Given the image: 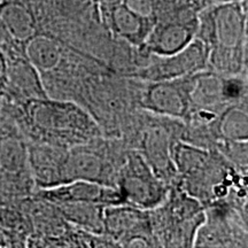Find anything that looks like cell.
Segmentation results:
<instances>
[{"instance_id":"cell-10","label":"cell","mask_w":248,"mask_h":248,"mask_svg":"<svg viewBox=\"0 0 248 248\" xmlns=\"http://www.w3.org/2000/svg\"><path fill=\"white\" fill-rule=\"evenodd\" d=\"M117 172L111 161L88 144L69 148L66 162V183L74 181L95 182L116 186Z\"/></svg>"},{"instance_id":"cell-4","label":"cell","mask_w":248,"mask_h":248,"mask_svg":"<svg viewBox=\"0 0 248 248\" xmlns=\"http://www.w3.org/2000/svg\"><path fill=\"white\" fill-rule=\"evenodd\" d=\"M116 186L124 204L144 210L160 207L170 194V186L161 181L139 152L126 155L117 172Z\"/></svg>"},{"instance_id":"cell-11","label":"cell","mask_w":248,"mask_h":248,"mask_svg":"<svg viewBox=\"0 0 248 248\" xmlns=\"http://www.w3.org/2000/svg\"><path fill=\"white\" fill-rule=\"evenodd\" d=\"M173 142L171 132L155 124L145 130L141 138V151L139 152L155 175L167 184L177 177L171 157Z\"/></svg>"},{"instance_id":"cell-6","label":"cell","mask_w":248,"mask_h":248,"mask_svg":"<svg viewBox=\"0 0 248 248\" xmlns=\"http://www.w3.org/2000/svg\"><path fill=\"white\" fill-rule=\"evenodd\" d=\"M208 46L195 37L185 48L172 55L156 57L151 54L152 61L133 74V77L156 82L197 74L208 69Z\"/></svg>"},{"instance_id":"cell-7","label":"cell","mask_w":248,"mask_h":248,"mask_svg":"<svg viewBox=\"0 0 248 248\" xmlns=\"http://www.w3.org/2000/svg\"><path fill=\"white\" fill-rule=\"evenodd\" d=\"M28 154L35 191L66 184L69 148L44 141H28Z\"/></svg>"},{"instance_id":"cell-2","label":"cell","mask_w":248,"mask_h":248,"mask_svg":"<svg viewBox=\"0 0 248 248\" xmlns=\"http://www.w3.org/2000/svg\"><path fill=\"white\" fill-rule=\"evenodd\" d=\"M33 191L28 140L8 108L0 104V203L26 199Z\"/></svg>"},{"instance_id":"cell-8","label":"cell","mask_w":248,"mask_h":248,"mask_svg":"<svg viewBox=\"0 0 248 248\" xmlns=\"http://www.w3.org/2000/svg\"><path fill=\"white\" fill-rule=\"evenodd\" d=\"M32 195L52 204L88 202L107 207L124 203L122 194L117 186L86 181H74L55 187L36 190Z\"/></svg>"},{"instance_id":"cell-12","label":"cell","mask_w":248,"mask_h":248,"mask_svg":"<svg viewBox=\"0 0 248 248\" xmlns=\"http://www.w3.org/2000/svg\"><path fill=\"white\" fill-rule=\"evenodd\" d=\"M99 15L114 36L137 48L142 47L145 44L155 23L154 18L144 17L133 13L122 2L99 12Z\"/></svg>"},{"instance_id":"cell-18","label":"cell","mask_w":248,"mask_h":248,"mask_svg":"<svg viewBox=\"0 0 248 248\" xmlns=\"http://www.w3.org/2000/svg\"><path fill=\"white\" fill-rule=\"evenodd\" d=\"M181 1L199 13L200 11H202L203 8L209 7V6L223 4V2L229 1H238V0H181Z\"/></svg>"},{"instance_id":"cell-14","label":"cell","mask_w":248,"mask_h":248,"mask_svg":"<svg viewBox=\"0 0 248 248\" xmlns=\"http://www.w3.org/2000/svg\"><path fill=\"white\" fill-rule=\"evenodd\" d=\"M23 54L39 74L54 70L64 60L60 40L44 31L36 33L23 45Z\"/></svg>"},{"instance_id":"cell-16","label":"cell","mask_w":248,"mask_h":248,"mask_svg":"<svg viewBox=\"0 0 248 248\" xmlns=\"http://www.w3.org/2000/svg\"><path fill=\"white\" fill-rule=\"evenodd\" d=\"M244 106V102L231 105L222 114L218 124L219 140L247 141V111Z\"/></svg>"},{"instance_id":"cell-1","label":"cell","mask_w":248,"mask_h":248,"mask_svg":"<svg viewBox=\"0 0 248 248\" xmlns=\"http://www.w3.org/2000/svg\"><path fill=\"white\" fill-rule=\"evenodd\" d=\"M28 141H44L71 148L91 144L100 135L97 121L71 100L33 99L16 106L4 104Z\"/></svg>"},{"instance_id":"cell-15","label":"cell","mask_w":248,"mask_h":248,"mask_svg":"<svg viewBox=\"0 0 248 248\" xmlns=\"http://www.w3.org/2000/svg\"><path fill=\"white\" fill-rule=\"evenodd\" d=\"M62 218L94 234H104V206L88 202L53 204Z\"/></svg>"},{"instance_id":"cell-17","label":"cell","mask_w":248,"mask_h":248,"mask_svg":"<svg viewBox=\"0 0 248 248\" xmlns=\"http://www.w3.org/2000/svg\"><path fill=\"white\" fill-rule=\"evenodd\" d=\"M122 4L140 16L154 18V20L156 16L157 0H122Z\"/></svg>"},{"instance_id":"cell-22","label":"cell","mask_w":248,"mask_h":248,"mask_svg":"<svg viewBox=\"0 0 248 248\" xmlns=\"http://www.w3.org/2000/svg\"><path fill=\"white\" fill-rule=\"evenodd\" d=\"M0 206H2V204H1V203H0Z\"/></svg>"},{"instance_id":"cell-3","label":"cell","mask_w":248,"mask_h":248,"mask_svg":"<svg viewBox=\"0 0 248 248\" xmlns=\"http://www.w3.org/2000/svg\"><path fill=\"white\" fill-rule=\"evenodd\" d=\"M197 38L208 48L247 47V0L203 8L198 14Z\"/></svg>"},{"instance_id":"cell-5","label":"cell","mask_w":248,"mask_h":248,"mask_svg":"<svg viewBox=\"0 0 248 248\" xmlns=\"http://www.w3.org/2000/svg\"><path fill=\"white\" fill-rule=\"evenodd\" d=\"M199 73L150 82L141 94V107L154 115L185 122L191 109V95Z\"/></svg>"},{"instance_id":"cell-21","label":"cell","mask_w":248,"mask_h":248,"mask_svg":"<svg viewBox=\"0 0 248 248\" xmlns=\"http://www.w3.org/2000/svg\"><path fill=\"white\" fill-rule=\"evenodd\" d=\"M13 44L11 37H9L7 30H6L5 24L2 22V18L0 16V45Z\"/></svg>"},{"instance_id":"cell-20","label":"cell","mask_w":248,"mask_h":248,"mask_svg":"<svg viewBox=\"0 0 248 248\" xmlns=\"http://www.w3.org/2000/svg\"><path fill=\"white\" fill-rule=\"evenodd\" d=\"M91 2H93V5H95L98 12H101L121 4L122 0H91Z\"/></svg>"},{"instance_id":"cell-19","label":"cell","mask_w":248,"mask_h":248,"mask_svg":"<svg viewBox=\"0 0 248 248\" xmlns=\"http://www.w3.org/2000/svg\"><path fill=\"white\" fill-rule=\"evenodd\" d=\"M6 57L1 46H0V102L2 100L6 86Z\"/></svg>"},{"instance_id":"cell-9","label":"cell","mask_w":248,"mask_h":248,"mask_svg":"<svg viewBox=\"0 0 248 248\" xmlns=\"http://www.w3.org/2000/svg\"><path fill=\"white\" fill-rule=\"evenodd\" d=\"M104 234L125 246L130 240L142 238L152 243L153 230L151 210L129 204H114L104 208Z\"/></svg>"},{"instance_id":"cell-13","label":"cell","mask_w":248,"mask_h":248,"mask_svg":"<svg viewBox=\"0 0 248 248\" xmlns=\"http://www.w3.org/2000/svg\"><path fill=\"white\" fill-rule=\"evenodd\" d=\"M0 16L13 44L22 49L31 37L40 32L38 16L28 0H4L0 4Z\"/></svg>"}]
</instances>
